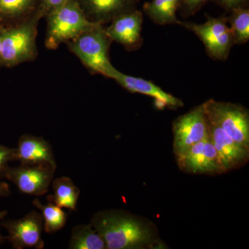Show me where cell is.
<instances>
[{
    "label": "cell",
    "instance_id": "cell-1",
    "mask_svg": "<svg viewBox=\"0 0 249 249\" xmlns=\"http://www.w3.org/2000/svg\"><path fill=\"white\" fill-rule=\"evenodd\" d=\"M90 224L107 249L163 248L155 224L124 210L111 209L93 214Z\"/></svg>",
    "mask_w": 249,
    "mask_h": 249
},
{
    "label": "cell",
    "instance_id": "cell-2",
    "mask_svg": "<svg viewBox=\"0 0 249 249\" xmlns=\"http://www.w3.org/2000/svg\"><path fill=\"white\" fill-rule=\"evenodd\" d=\"M111 40L105 27L96 24L75 38L67 42V48L91 73L109 78L115 67L109 60Z\"/></svg>",
    "mask_w": 249,
    "mask_h": 249
},
{
    "label": "cell",
    "instance_id": "cell-3",
    "mask_svg": "<svg viewBox=\"0 0 249 249\" xmlns=\"http://www.w3.org/2000/svg\"><path fill=\"white\" fill-rule=\"evenodd\" d=\"M37 16L13 27L0 29L2 67L13 68L34 61L38 55Z\"/></svg>",
    "mask_w": 249,
    "mask_h": 249
},
{
    "label": "cell",
    "instance_id": "cell-4",
    "mask_svg": "<svg viewBox=\"0 0 249 249\" xmlns=\"http://www.w3.org/2000/svg\"><path fill=\"white\" fill-rule=\"evenodd\" d=\"M47 20L45 45L55 50L96 24L90 22L78 4V0H70L49 13Z\"/></svg>",
    "mask_w": 249,
    "mask_h": 249
},
{
    "label": "cell",
    "instance_id": "cell-5",
    "mask_svg": "<svg viewBox=\"0 0 249 249\" xmlns=\"http://www.w3.org/2000/svg\"><path fill=\"white\" fill-rule=\"evenodd\" d=\"M201 106L211 124L224 129L236 142L249 148V114L246 108L213 99Z\"/></svg>",
    "mask_w": 249,
    "mask_h": 249
},
{
    "label": "cell",
    "instance_id": "cell-6",
    "mask_svg": "<svg viewBox=\"0 0 249 249\" xmlns=\"http://www.w3.org/2000/svg\"><path fill=\"white\" fill-rule=\"evenodd\" d=\"M226 18H210L204 24L181 22V24L193 31L202 41L209 56L216 60L228 58L234 45L230 28Z\"/></svg>",
    "mask_w": 249,
    "mask_h": 249
},
{
    "label": "cell",
    "instance_id": "cell-7",
    "mask_svg": "<svg viewBox=\"0 0 249 249\" xmlns=\"http://www.w3.org/2000/svg\"><path fill=\"white\" fill-rule=\"evenodd\" d=\"M209 132V121L202 106L179 116L173 124L174 153L181 155L204 139Z\"/></svg>",
    "mask_w": 249,
    "mask_h": 249
},
{
    "label": "cell",
    "instance_id": "cell-8",
    "mask_svg": "<svg viewBox=\"0 0 249 249\" xmlns=\"http://www.w3.org/2000/svg\"><path fill=\"white\" fill-rule=\"evenodd\" d=\"M176 158L178 167L185 173L206 175L224 173L210 132L200 142L176 156Z\"/></svg>",
    "mask_w": 249,
    "mask_h": 249
},
{
    "label": "cell",
    "instance_id": "cell-9",
    "mask_svg": "<svg viewBox=\"0 0 249 249\" xmlns=\"http://www.w3.org/2000/svg\"><path fill=\"white\" fill-rule=\"evenodd\" d=\"M55 168L49 165H22L8 167L3 178H7L24 194L41 196L48 191Z\"/></svg>",
    "mask_w": 249,
    "mask_h": 249
},
{
    "label": "cell",
    "instance_id": "cell-10",
    "mask_svg": "<svg viewBox=\"0 0 249 249\" xmlns=\"http://www.w3.org/2000/svg\"><path fill=\"white\" fill-rule=\"evenodd\" d=\"M1 225L9 232L5 239L9 241L14 249H42L45 247L42 239L43 217L37 211H31L18 220L4 221Z\"/></svg>",
    "mask_w": 249,
    "mask_h": 249
},
{
    "label": "cell",
    "instance_id": "cell-11",
    "mask_svg": "<svg viewBox=\"0 0 249 249\" xmlns=\"http://www.w3.org/2000/svg\"><path fill=\"white\" fill-rule=\"evenodd\" d=\"M142 11L134 9L113 18L105 30L111 42L121 44L127 50H135L142 45Z\"/></svg>",
    "mask_w": 249,
    "mask_h": 249
},
{
    "label": "cell",
    "instance_id": "cell-12",
    "mask_svg": "<svg viewBox=\"0 0 249 249\" xmlns=\"http://www.w3.org/2000/svg\"><path fill=\"white\" fill-rule=\"evenodd\" d=\"M109 78L115 80L118 84L129 92L142 93L155 98L156 107L158 109H164L165 107L177 109L183 107V103L181 100L167 93L149 80L128 76L116 68L111 72Z\"/></svg>",
    "mask_w": 249,
    "mask_h": 249
},
{
    "label": "cell",
    "instance_id": "cell-13",
    "mask_svg": "<svg viewBox=\"0 0 249 249\" xmlns=\"http://www.w3.org/2000/svg\"><path fill=\"white\" fill-rule=\"evenodd\" d=\"M209 129L224 173L242 166L248 161L249 148L236 142L224 129L209 121Z\"/></svg>",
    "mask_w": 249,
    "mask_h": 249
},
{
    "label": "cell",
    "instance_id": "cell-14",
    "mask_svg": "<svg viewBox=\"0 0 249 249\" xmlns=\"http://www.w3.org/2000/svg\"><path fill=\"white\" fill-rule=\"evenodd\" d=\"M16 160L22 165H49L56 169L52 147L42 137L24 134L16 148Z\"/></svg>",
    "mask_w": 249,
    "mask_h": 249
},
{
    "label": "cell",
    "instance_id": "cell-15",
    "mask_svg": "<svg viewBox=\"0 0 249 249\" xmlns=\"http://www.w3.org/2000/svg\"><path fill=\"white\" fill-rule=\"evenodd\" d=\"M137 0H78L80 8L90 22L107 24L123 13L134 9Z\"/></svg>",
    "mask_w": 249,
    "mask_h": 249
},
{
    "label": "cell",
    "instance_id": "cell-16",
    "mask_svg": "<svg viewBox=\"0 0 249 249\" xmlns=\"http://www.w3.org/2000/svg\"><path fill=\"white\" fill-rule=\"evenodd\" d=\"M40 0H0V29L18 25L35 17Z\"/></svg>",
    "mask_w": 249,
    "mask_h": 249
},
{
    "label": "cell",
    "instance_id": "cell-17",
    "mask_svg": "<svg viewBox=\"0 0 249 249\" xmlns=\"http://www.w3.org/2000/svg\"><path fill=\"white\" fill-rule=\"evenodd\" d=\"M181 0H152L145 3L143 11L154 22L160 25L179 24L177 11L181 7Z\"/></svg>",
    "mask_w": 249,
    "mask_h": 249
},
{
    "label": "cell",
    "instance_id": "cell-18",
    "mask_svg": "<svg viewBox=\"0 0 249 249\" xmlns=\"http://www.w3.org/2000/svg\"><path fill=\"white\" fill-rule=\"evenodd\" d=\"M53 195L47 196V200L60 208L74 211L79 197L80 191L67 177L55 178L52 183Z\"/></svg>",
    "mask_w": 249,
    "mask_h": 249
},
{
    "label": "cell",
    "instance_id": "cell-19",
    "mask_svg": "<svg viewBox=\"0 0 249 249\" xmlns=\"http://www.w3.org/2000/svg\"><path fill=\"white\" fill-rule=\"evenodd\" d=\"M70 249H105L106 244L91 224L73 228L69 244Z\"/></svg>",
    "mask_w": 249,
    "mask_h": 249
},
{
    "label": "cell",
    "instance_id": "cell-20",
    "mask_svg": "<svg viewBox=\"0 0 249 249\" xmlns=\"http://www.w3.org/2000/svg\"><path fill=\"white\" fill-rule=\"evenodd\" d=\"M33 204L42 212L44 223V229L45 232L52 233L60 230L66 224L67 215L61 208L53 203L49 202L47 204H41L37 199L33 201Z\"/></svg>",
    "mask_w": 249,
    "mask_h": 249
},
{
    "label": "cell",
    "instance_id": "cell-21",
    "mask_svg": "<svg viewBox=\"0 0 249 249\" xmlns=\"http://www.w3.org/2000/svg\"><path fill=\"white\" fill-rule=\"evenodd\" d=\"M229 17L231 31L234 44H244L249 40V10L245 7L237 8L231 11Z\"/></svg>",
    "mask_w": 249,
    "mask_h": 249
},
{
    "label": "cell",
    "instance_id": "cell-22",
    "mask_svg": "<svg viewBox=\"0 0 249 249\" xmlns=\"http://www.w3.org/2000/svg\"><path fill=\"white\" fill-rule=\"evenodd\" d=\"M14 160H16V148L0 145V178H3L9 162Z\"/></svg>",
    "mask_w": 249,
    "mask_h": 249
},
{
    "label": "cell",
    "instance_id": "cell-23",
    "mask_svg": "<svg viewBox=\"0 0 249 249\" xmlns=\"http://www.w3.org/2000/svg\"><path fill=\"white\" fill-rule=\"evenodd\" d=\"M69 1L70 0H40L36 16L40 19L45 18L49 13Z\"/></svg>",
    "mask_w": 249,
    "mask_h": 249
},
{
    "label": "cell",
    "instance_id": "cell-24",
    "mask_svg": "<svg viewBox=\"0 0 249 249\" xmlns=\"http://www.w3.org/2000/svg\"><path fill=\"white\" fill-rule=\"evenodd\" d=\"M209 0H181V7L185 14L193 15L202 7Z\"/></svg>",
    "mask_w": 249,
    "mask_h": 249
},
{
    "label": "cell",
    "instance_id": "cell-25",
    "mask_svg": "<svg viewBox=\"0 0 249 249\" xmlns=\"http://www.w3.org/2000/svg\"><path fill=\"white\" fill-rule=\"evenodd\" d=\"M218 4L222 6L227 11H231L237 8L245 7V5L249 0H213Z\"/></svg>",
    "mask_w": 249,
    "mask_h": 249
},
{
    "label": "cell",
    "instance_id": "cell-26",
    "mask_svg": "<svg viewBox=\"0 0 249 249\" xmlns=\"http://www.w3.org/2000/svg\"><path fill=\"white\" fill-rule=\"evenodd\" d=\"M11 195L9 185L4 181H0V197H6Z\"/></svg>",
    "mask_w": 249,
    "mask_h": 249
},
{
    "label": "cell",
    "instance_id": "cell-27",
    "mask_svg": "<svg viewBox=\"0 0 249 249\" xmlns=\"http://www.w3.org/2000/svg\"><path fill=\"white\" fill-rule=\"evenodd\" d=\"M7 214L8 212L6 211H0V225L1 224V221L4 219V217L7 215ZM5 240H6L5 237H3V236L1 235V233H0V247L4 244Z\"/></svg>",
    "mask_w": 249,
    "mask_h": 249
},
{
    "label": "cell",
    "instance_id": "cell-28",
    "mask_svg": "<svg viewBox=\"0 0 249 249\" xmlns=\"http://www.w3.org/2000/svg\"><path fill=\"white\" fill-rule=\"evenodd\" d=\"M2 67V63H1V36H0V68Z\"/></svg>",
    "mask_w": 249,
    "mask_h": 249
}]
</instances>
